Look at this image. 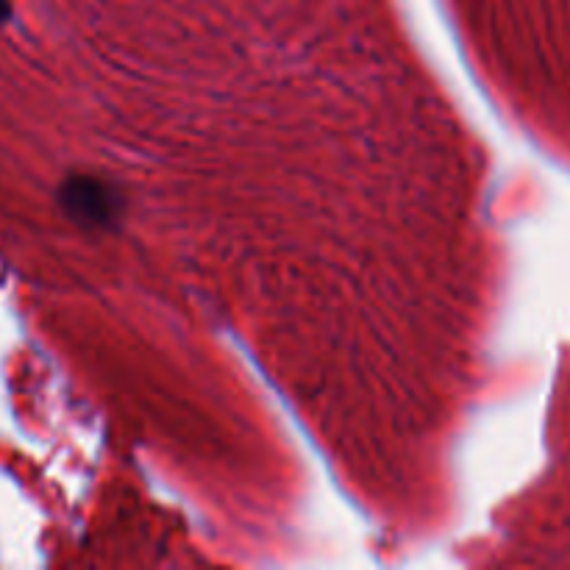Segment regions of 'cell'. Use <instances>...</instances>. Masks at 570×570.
Returning <instances> with one entry per match:
<instances>
[{
    "instance_id": "obj_2",
    "label": "cell",
    "mask_w": 570,
    "mask_h": 570,
    "mask_svg": "<svg viewBox=\"0 0 570 570\" xmlns=\"http://www.w3.org/2000/svg\"><path fill=\"white\" fill-rule=\"evenodd\" d=\"M9 17H11V3H9V0H0V26H3Z\"/></svg>"
},
{
    "instance_id": "obj_1",
    "label": "cell",
    "mask_w": 570,
    "mask_h": 570,
    "mask_svg": "<svg viewBox=\"0 0 570 570\" xmlns=\"http://www.w3.org/2000/svg\"><path fill=\"white\" fill-rule=\"evenodd\" d=\"M59 204L83 228H106L120 217L122 198L111 184L92 176H70L59 189Z\"/></svg>"
}]
</instances>
